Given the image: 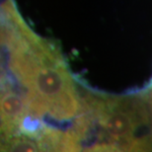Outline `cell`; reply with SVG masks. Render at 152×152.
<instances>
[{
	"mask_svg": "<svg viewBox=\"0 0 152 152\" xmlns=\"http://www.w3.org/2000/svg\"><path fill=\"white\" fill-rule=\"evenodd\" d=\"M5 13L2 81L25 97L31 118L74 124L85 114L82 89L58 48L33 33L12 5Z\"/></svg>",
	"mask_w": 152,
	"mask_h": 152,
	"instance_id": "1",
	"label": "cell"
},
{
	"mask_svg": "<svg viewBox=\"0 0 152 152\" xmlns=\"http://www.w3.org/2000/svg\"><path fill=\"white\" fill-rule=\"evenodd\" d=\"M89 133L96 130L101 142L126 151L142 132L152 126V109L140 95L114 96L82 89Z\"/></svg>",
	"mask_w": 152,
	"mask_h": 152,
	"instance_id": "2",
	"label": "cell"
},
{
	"mask_svg": "<svg viewBox=\"0 0 152 152\" xmlns=\"http://www.w3.org/2000/svg\"><path fill=\"white\" fill-rule=\"evenodd\" d=\"M83 141L74 126L60 129L28 118L18 132L1 138V152H82Z\"/></svg>",
	"mask_w": 152,
	"mask_h": 152,
	"instance_id": "3",
	"label": "cell"
},
{
	"mask_svg": "<svg viewBox=\"0 0 152 152\" xmlns=\"http://www.w3.org/2000/svg\"><path fill=\"white\" fill-rule=\"evenodd\" d=\"M1 138L20 129L29 115L28 104L22 94L7 82H1Z\"/></svg>",
	"mask_w": 152,
	"mask_h": 152,
	"instance_id": "4",
	"label": "cell"
},
{
	"mask_svg": "<svg viewBox=\"0 0 152 152\" xmlns=\"http://www.w3.org/2000/svg\"><path fill=\"white\" fill-rule=\"evenodd\" d=\"M126 152H152V126L133 139Z\"/></svg>",
	"mask_w": 152,
	"mask_h": 152,
	"instance_id": "5",
	"label": "cell"
},
{
	"mask_svg": "<svg viewBox=\"0 0 152 152\" xmlns=\"http://www.w3.org/2000/svg\"><path fill=\"white\" fill-rule=\"evenodd\" d=\"M84 152H112V151H108V150H103V149H87Z\"/></svg>",
	"mask_w": 152,
	"mask_h": 152,
	"instance_id": "6",
	"label": "cell"
}]
</instances>
